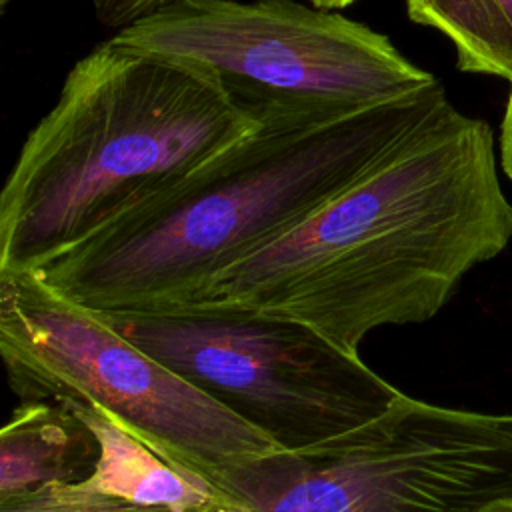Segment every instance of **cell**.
I'll list each match as a JSON object with an SVG mask.
<instances>
[{
    "instance_id": "1",
    "label": "cell",
    "mask_w": 512,
    "mask_h": 512,
    "mask_svg": "<svg viewBox=\"0 0 512 512\" xmlns=\"http://www.w3.org/2000/svg\"><path fill=\"white\" fill-rule=\"evenodd\" d=\"M512 240L492 128L444 104L284 236L186 306L302 322L348 352L372 330L426 322Z\"/></svg>"
},
{
    "instance_id": "2",
    "label": "cell",
    "mask_w": 512,
    "mask_h": 512,
    "mask_svg": "<svg viewBox=\"0 0 512 512\" xmlns=\"http://www.w3.org/2000/svg\"><path fill=\"white\" fill-rule=\"evenodd\" d=\"M448 102L436 80L338 116L262 122L38 274L100 314L186 308L216 276L306 220Z\"/></svg>"
},
{
    "instance_id": "3",
    "label": "cell",
    "mask_w": 512,
    "mask_h": 512,
    "mask_svg": "<svg viewBox=\"0 0 512 512\" xmlns=\"http://www.w3.org/2000/svg\"><path fill=\"white\" fill-rule=\"evenodd\" d=\"M260 124L206 66L114 34L66 74L0 194V272H40Z\"/></svg>"
},
{
    "instance_id": "4",
    "label": "cell",
    "mask_w": 512,
    "mask_h": 512,
    "mask_svg": "<svg viewBox=\"0 0 512 512\" xmlns=\"http://www.w3.org/2000/svg\"><path fill=\"white\" fill-rule=\"evenodd\" d=\"M0 356L24 402L96 412L190 480L214 486L276 450L38 272H0Z\"/></svg>"
},
{
    "instance_id": "5",
    "label": "cell",
    "mask_w": 512,
    "mask_h": 512,
    "mask_svg": "<svg viewBox=\"0 0 512 512\" xmlns=\"http://www.w3.org/2000/svg\"><path fill=\"white\" fill-rule=\"evenodd\" d=\"M196 512H512V414L402 394L380 418L224 472Z\"/></svg>"
},
{
    "instance_id": "6",
    "label": "cell",
    "mask_w": 512,
    "mask_h": 512,
    "mask_svg": "<svg viewBox=\"0 0 512 512\" xmlns=\"http://www.w3.org/2000/svg\"><path fill=\"white\" fill-rule=\"evenodd\" d=\"M114 36L206 66L258 124L338 116L436 82L386 34L298 0H174Z\"/></svg>"
},
{
    "instance_id": "7",
    "label": "cell",
    "mask_w": 512,
    "mask_h": 512,
    "mask_svg": "<svg viewBox=\"0 0 512 512\" xmlns=\"http://www.w3.org/2000/svg\"><path fill=\"white\" fill-rule=\"evenodd\" d=\"M102 316L276 450L338 438L402 396L358 352L290 318L226 306Z\"/></svg>"
},
{
    "instance_id": "8",
    "label": "cell",
    "mask_w": 512,
    "mask_h": 512,
    "mask_svg": "<svg viewBox=\"0 0 512 512\" xmlns=\"http://www.w3.org/2000/svg\"><path fill=\"white\" fill-rule=\"evenodd\" d=\"M102 462V440L74 408L22 402L0 430V500L48 486L90 482Z\"/></svg>"
},
{
    "instance_id": "9",
    "label": "cell",
    "mask_w": 512,
    "mask_h": 512,
    "mask_svg": "<svg viewBox=\"0 0 512 512\" xmlns=\"http://www.w3.org/2000/svg\"><path fill=\"white\" fill-rule=\"evenodd\" d=\"M74 410L90 422L102 440L100 468L86 484L148 504L200 508L212 502H224L212 486L176 472L114 422L84 408Z\"/></svg>"
},
{
    "instance_id": "10",
    "label": "cell",
    "mask_w": 512,
    "mask_h": 512,
    "mask_svg": "<svg viewBox=\"0 0 512 512\" xmlns=\"http://www.w3.org/2000/svg\"><path fill=\"white\" fill-rule=\"evenodd\" d=\"M406 12L452 42L462 72L512 82V0H406Z\"/></svg>"
},
{
    "instance_id": "11",
    "label": "cell",
    "mask_w": 512,
    "mask_h": 512,
    "mask_svg": "<svg viewBox=\"0 0 512 512\" xmlns=\"http://www.w3.org/2000/svg\"><path fill=\"white\" fill-rule=\"evenodd\" d=\"M202 508V506H200ZM174 504L138 502L92 484L48 486L0 500V512H196Z\"/></svg>"
},
{
    "instance_id": "12",
    "label": "cell",
    "mask_w": 512,
    "mask_h": 512,
    "mask_svg": "<svg viewBox=\"0 0 512 512\" xmlns=\"http://www.w3.org/2000/svg\"><path fill=\"white\" fill-rule=\"evenodd\" d=\"M174 0H90L96 20L114 32L154 14Z\"/></svg>"
},
{
    "instance_id": "13",
    "label": "cell",
    "mask_w": 512,
    "mask_h": 512,
    "mask_svg": "<svg viewBox=\"0 0 512 512\" xmlns=\"http://www.w3.org/2000/svg\"><path fill=\"white\" fill-rule=\"evenodd\" d=\"M500 162L508 178L512 180V82H510V94L500 126Z\"/></svg>"
},
{
    "instance_id": "14",
    "label": "cell",
    "mask_w": 512,
    "mask_h": 512,
    "mask_svg": "<svg viewBox=\"0 0 512 512\" xmlns=\"http://www.w3.org/2000/svg\"><path fill=\"white\" fill-rule=\"evenodd\" d=\"M308 4L316 6V8H326V10H342L348 8L350 4H354L356 0H306Z\"/></svg>"
},
{
    "instance_id": "15",
    "label": "cell",
    "mask_w": 512,
    "mask_h": 512,
    "mask_svg": "<svg viewBox=\"0 0 512 512\" xmlns=\"http://www.w3.org/2000/svg\"><path fill=\"white\" fill-rule=\"evenodd\" d=\"M10 2H14V0H0V6H2V8H6Z\"/></svg>"
}]
</instances>
